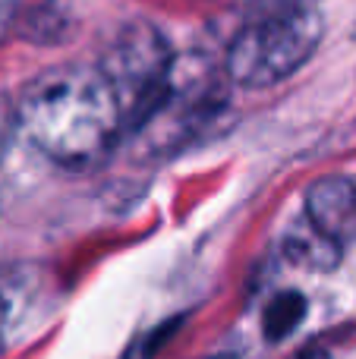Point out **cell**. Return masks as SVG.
<instances>
[{
	"label": "cell",
	"instance_id": "cell-1",
	"mask_svg": "<svg viewBox=\"0 0 356 359\" xmlns=\"http://www.w3.org/2000/svg\"><path fill=\"white\" fill-rule=\"evenodd\" d=\"M16 114L32 142L63 168L98 164L123 130L111 82L88 67H60L38 76Z\"/></svg>",
	"mask_w": 356,
	"mask_h": 359
},
{
	"label": "cell",
	"instance_id": "cell-2",
	"mask_svg": "<svg viewBox=\"0 0 356 359\" xmlns=\"http://www.w3.org/2000/svg\"><path fill=\"white\" fill-rule=\"evenodd\" d=\"M322 22L300 0H262L227 50V73L246 88H268L313 57Z\"/></svg>",
	"mask_w": 356,
	"mask_h": 359
},
{
	"label": "cell",
	"instance_id": "cell-3",
	"mask_svg": "<svg viewBox=\"0 0 356 359\" xmlns=\"http://www.w3.org/2000/svg\"><path fill=\"white\" fill-rule=\"evenodd\" d=\"M170 69H174V60H170L167 41L155 25L132 22L114 38L101 60V73L117 95L123 126L145 130L164 111L174 92Z\"/></svg>",
	"mask_w": 356,
	"mask_h": 359
},
{
	"label": "cell",
	"instance_id": "cell-4",
	"mask_svg": "<svg viewBox=\"0 0 356 359\" xmlns=\"http://www.w3.org/2000/svg\"><path fill=\"white\" fill-rule=\"evenodd\" d=\"M306 221L338 243L356 236V183L347 177L313 183L306 192Z\"/></svg>",
	"mask_w": 356,
	"mask_h": 359
},
{
	"label": "cell",
	"instance_id": "cell-5",
	"mask_svg": "<svg viewBox=\"0 0 356 359\" xmlns=\"http://www.w3.org/2000/svg\"><path fill=\"white\" fill-rule=\"evenodd\" d=\"M284 252L303 268H313V271H328V268L338 265L341 259V243L325 236L315 224L303 221L284 240Z\"/></svg>",
	"mask_w": 356,
	"mask_h": 359
},
{
	"label": "cell",
	"instance_id": "cell-6",
	"mask_svg": "<svg viewBox=\"0 0 356 359\" xmlns=\"http://www.w3.org/2000/svg\"><path fill=\"white\" fill-rule=\"evenodd\" d=\"M303 318H306V299H303V293H296V290L278 293V297L265 306L262 331L268 341H281V337L294 334V331L300 328Z\"/></svg>",
	"mask_w": 356,
	"mask_h": 359
},
{
	"label": "cell",
	"instance_id": "cell-7",
	"mask_svg": "<svg viewBox=\"0 0 356 359\" xmlns=\"http://www.w3.org/2000/svg\"><path fill=\"white\" fill-rule=\"evenodd\" d=\"M16 123H19V114L0 98V158H4L6 145H10V136H13V130H16Z\"/></svg>",
	"mask_w": 356,
	"mask_h": 359
},
{
	"label": "cell",
	"instance_id": "cell-8",
	"mask_svg": "<svg viewBox=\"0 0 356 359\" xmlns=\"http://www.w3.org/2000/svg\"><path fill=\"white\" fill-rule=\"evenodd\" d=\"M294 359H331L325 353V350H319V347H309V350H300Z\"/></svg>",
	"mask_w": 356,
	"mask_h": 359
}]
</instances>
